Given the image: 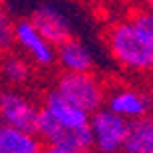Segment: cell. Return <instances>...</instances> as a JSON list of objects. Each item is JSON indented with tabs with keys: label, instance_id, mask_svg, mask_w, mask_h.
<instances>
[{
	"label": "cell",
	"instance_id": "6da1fadb",
	"mask_svg": "<svg viewBox=\"0 0 153 153\" xmlns=\"http://www.w3.org/2000/svg\"><path fill=\"white\" fill-rule=\"evenodd\" d=\"M103 38L111 58L125 72L145 74L153 70V40L129 16L111 22Z\"/></svg>",
	"mask_w": 153,
	"mask_h": 153
},
{
	"label": "cell",
	"instance_id": "7a4b0ae2",
	"mask_svg": "<svg viewBox=\"0 0 153 153\" xmlns=\"http://www.w3.org/2000/svg\"><path fill=\"white\" fill-rule=\"evenodd\" d=\"M54 90L90 114L102 109L108 100V88L94 72H62Z\"/></svg>",
	"mask_w": 153,
	"mask_h": 153
},
{
	"label": "cell",
	"instance_id": "3957f363",
	"mask_svg": "<svg viewBox=\"0 0 153 153\" xmlns=\"http://www.w3.org/2000/svg\"><path fill=\"white\" fill-rule=\"evenodd\" d=\"M38 135L50 153H85L94 149L91 127H68L42 109Z\"/></svg>",
	"mask_w": 153,
	"mask_h": 153
},
{
	"label": "cell",
	"instance_id": "277c9868",
	"mask_svg": "<svg viewBox=\"0 0 153 153\" xmlns=\"http://www.w3.org/2000/svg\"><path fill=\"white\" fill-rule=\"evenodd\" d=\"M40 114H42V103L30 100L16 85L0 90V123L38 133Z\"/></svg>",
	"mask_w": 153,
	"mask_h": 153
},
{
	"label": "cell",
	"instance_id": "5b68a950",
	"mask_svg": "<svg viewBox=\"0 0 153 153\" xmlns=\"http://www.w3.org/2000/svg\"><path fill=\"white\" fill-rule=\"evenodd\" d=\"M129 119L115 114L108 105L91 114V135H94V149L102 153H117L123 151L125 135H127Z\"/></svg>",
	"mask_w": 153,
	"mask_h": 153
},
{
	"label": "cell",
	"instance_id": "8992f818",
	"mask_svg": "<svg viewBox=\"0 0 153 153\" xmlns=\"http://www.w3.org/2000/svg\"><path fill=\"white\" fill-rule=\"evenodd\" d=\"M14 46L36 68H52L56 64V46L36 28L30 18L14 24Z\"/></svg>",
	"mask_w": 153,
	"mask_h": 153
},
{
	"label": "cell",
	"instance_id": "52a82bcc",
	"mask_svg": "<svg viewBox=\"0 0 153 153\" xmlns=\"http://www.w3.org/2000/svg\"><path fill=\"white\" fill-rule=\"evenodd\" d=\"M105 105L125 119H133L153 111V96L135 85H117L108 90Z\"/></svg>",
	"mask_w": 153,
	"mask_h": 153
},
{
	"label": "cell",
	"instance_id": "ba28073f",
	"mask_svg": "<svg viewBox=\"0 0 153 153\" xmlns=\"http://www.w3.org/2000/svg\"><path fill=\"white\" fill-rule=\"evenodd\" d=\"M30 20L34 22V26L54 46H60L62 42H66V40H70L74 36V30H72V24H70L68 16L60 8H56V6H52V4L38 6L32 12Z\"/></svg>",
	"mask_w": 153,
	"mask_h": 153
},
{
	"label": "cell",
	"instance_id": "9c48e42d",
	"mask_svg": "<svg viewBox=\"0 0 153 153\" xmlns=\"http://www.w3.org/2000/svg\"><path fill=\"white\" fill-rule=\"evenodd\" d=\"M42 109L46 114H50L56 121H60L62 125H68V127H90V121H91L90 111H85L79 105L72 103L56 90H50L42 97Z\"/></svg>",
	"mask_w": 153,
	"mask_h": 153
},
{
	"label": "cell",
	"instance_id": "30bf717a",
	"mask_svg": "<svg viewBox=\"0 0 153 153\" xmlns=\"http://www.w3.org/2000/svg\"><path fill=\"white\" fill-rule=\"evenodd\" d=\"M56 64L62 72H91L94 56L82 40H76L72 36L70 40L56 46Z\"/></svg>",
	"mask_w": 153,
	"mask_h": 153
},
{
	"label": "cell",
	"instance_id": "8fae6325",
	"mask_svg": "<svg viewBox=\"0 0 153 153\" xmlns=\"http://www.w3.org/2000/svg\"><path fill=\"white\" fill-rule=\"evenodd\" d=\"M46 151L38 133L0 123V153H40Z\"/></svg>",
	"mask_w": 153,
	"mask_h": 153
},
{
	"label": "cell",
	"instance_id": "7c38bea8",
	"mask_svg": "<svg viewBox=\"0 0 153 153\" xmlns=\"http://www.w3.org/2000/svg\"><path fill=\"white\" fill-rule=\"evenodd\" d=\"M123 151L125 153H153V115L151 114L129 119Z\"/></svg>",
	"mask_w": 153,
	"mask_h": 153
},
{
	"label": "cell",
	"instance_id": "4fadbf2b",
	"mask_svg": "<svg viewBox=\"0 0 153 153\" xmlns=\"http://www.w3.org/2000/svg\"><path fill=\"white\" fill-rule=\"evenodd\" d=\"M32 66L34 64L30 62L26 56H18V54H8V56L2 60L0 64V70H2V76L10 85H24L28 84L30 78H32Z\"/></svg>",
	"mask_w": 153,
	"mask_h": 153
},
{
	"label": "cell",
	"instance_id": "5bb4252c",
	"mask_svg": "<svg viewBox=\"0 0 153 153\" xmlns=\"http://www.w3.org/2000/svg\"><path fill=\"white\" fill-rule=\"evenodd\" d=\"M14 24L6 10L4 2L0 0V52H8L14 46Z\"/></svg>",
	"mask_w": 153,
	"mask_h": 153
},
{
	"label": "cell",
	"instance_id": "9a60e30c",
	"mask_svg": "<svg viewBox=\"0 0 153 153\" xmlns=\"http://www.w3.org/2000/svg\"><path fill=\"white\" fill-rule=\"evenodd\" d=\"M129 18L153 40V4L143 2V4L135 6V8L129 12Z\"/></svg>",
	"mask_w": 153,
	"mask_h": 153
},
{
	"label": "cell",
	"instance_id": "2e32d148",
	"mask_svg": "<svg viewBox=\"0 0 153 153\" xmlns=\"http://www.w3.org/2000/svg\"><path fill=\"white\" fill-rule=\"evenodd\" d=\"M143 2H149V4H153V0H143Z\"/></svg>",
	"mask_w": 153,
	"mask_h": 153
},
{
	"label": "cell",
	"instance_id": "e0dca14e",
	"mask_svg": "<svg viewBox=\"0 0 153 153\" xmlns=\"http://www.w3.org/2000/svg\"><path fill=\"white\" fill-rule=\"evenodd\" d=\"M151 79H153V70H151Z\"/></svg>",
	"mask_w": 153,
	"mask_h": 153
}]
</instances>
